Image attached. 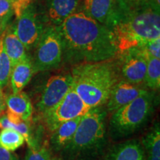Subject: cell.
<instances>
[{
    "mask_svg": "<svg viewBox=\"0 0 160 160\" xmlns=\"http://www.w3.org/2000/svg\"><path fill=\"white\" fill-rule=\"evenodd\" d=\"M64 50L86 62L108 61L118 53L115 37L107 26L77 11L57 26Z\"/></svg>",
    "mask_w": 160,
    "mask_h": 160,
    "instance_id": "1",
    "label": "cell"
},
{
    "mask_svg": "<svg viewBox=\"0 0 160 160\" xmlns=\"http://www.w3.org/2000/svg\"><path fill=\"white\" fill-rule=\"evenodd\" d=\"M111 31L120 54L159 39V6L154 0H142L138 3L127 0L119 20Z\"/></svg>",
    "mask_w": 160,
    "mask_h": 160,
    "instance_id": "2",
    "label": "cell"
},
{
    "mask_svg": "<svg viewBox=\"0 0 160 160\" xmlns=\"http://www.w3.org/2000/svg\"><path fill=\"white\" fill-rule=\"evenodd\" d=\"M71 75L73 89L91 108L105 105L119 81L116 65L109 60L76 65Z\"/></svg>",
    "mask_w": 160,
    "mask_h": 160,
    "instance_id": "3",
    "label": "cell"
},
{
    "mask_svg": "<svg viewBox=\"0 0 160 160\" xmlns=\"http://www.w3.org/2000/svg\"><path fill=\"white\" fill-rule=\"evenodd\" d=\"M107 112L102 107L91 108L82 117L73 139L65 148L73 153L95 148L104 142L106 133Z\"/></svg>",
    "mask_w": 160,
    "mask_h": 160,
    "instance_id": "4",
    "label": "cell"
},
{
    "mask_svg": "<svg viewBox=\"0 0 160 160\" xmlns=\"http://www.w3.org/2000/svg\"><path fill=\"white\" fill-rule=\"evenodd\" d=\"M153 109V95L147 91L113 112L111 118L112 131L122 137L134 133L151 117Z\"/></svg>",
    "mask_w": 160,
    "mask_h": 160,
    "instance_id": "5",
    "label": "cell"
},
{
    "mask_svg": "<svg viewBox=\"0 0 160 160\" xmlns=\"http://www.w3.org/2000/svg\"><path fill=\"white\" fill-rule=\"evenodd\" d=\"M37 47L33 62L35 73L48 71L59 66L62 59L64 45L57 26H51L44 30Z\"/></svg>",
    "mask_w": 160,
    "mask_h": 160,
    "instance_id": "6",
    "label": "cell"
},
{
    "mask_svg": "<svg viewBox=\"0 0 160 160\" xmlns=\"http://www.w3.org/2000/svg\"><path fill=\"white\" fill-rule=\"evenodd\" d=\"M91 109V108L84 102L72 86L65 97L43 117L48 129L52 132L65 122L82 117Z\"/></svg>",
    "mask_w": 160,
    "mask_h": 160,
    "instance_id": "7",
    "label": "cell"
},
{
    "mask_svg": "<svg viewBox=\"0 0 160 160\" xmlns=\"http://www.w3.org/2000/svg\"><path fill=\"white\" fill-rule=\"evenodd\" d=\"M83 12L111 30L119 19L126 0H80Z\"/></svg>",
    "mask_w": 160,
    "mask_h": 160,
    "instance_id": "8",
    "label": "cell"
},
{
    "mask_svg": "<svg viewBox=\"0 0 160 160\" xmlns=\"http://www.w3.org/2000/svg\"><path fill=\"white\" fill-rule=\"evenodd\" d=\"M15 33L27 51L37 47L44 30L33 4L22 12L13 28Z\"/></svg>",
    "mask_w": 160,
    "mask_h": 160,
    "instance_id": "9",
    "label": "cell"
},
{
    "mask_svg": "<svg viewBox=\"0 0 160 160\" xmlns=\"http://www.w3.org/2000/svg\"><path fill=\"white\" fill-rule=\"evenodd\" d=\"M73 86V77L71 73L57 74L48 80L39 102L37 109L44 115L65 97Z\"/></svg>",
    "mask_w": 160,
    "mask_h": 160,
    "instance_id": "10",
    "label": "cell"
},
{
    "mask_svg": "<svg viewBox=\"0 0 160 160\" xmlns=\"http://www.w3.org/2000/svg\"><path fill=\"white\" fill-rule=\"evenodd\" d=\"M122 73L125 80L139 85L145 81L147 69V59L137 48H133L122 53Z\"/></svg>",
    "mask_w": 160,
    "mask_h": 160,
    "instance_id": "11",
    "label": "cell"
},
{
    "mask_svg": "<svg viewBox=\"0 0 160 160\" xmlns=\"http://www.w3.org/2000/svg\"><path fill=\"white\" fill-rule=\"evenodd\" d=\"M147 91L140 88L139 85L129 82L125 79L118 81L112 89L106 102L107 111L113 113Z\"/></svg>",
    "mask_w": 160,
    "mask_h": 160,
    "instance_id": "12",
    "label": "cell"
},
{
    "mask_svg": "<svg viewBox=\"0 0 160 160\" xmlns=\"http://www.w3.org/2000/svg\"><path fill=\"white\" fill-rule=\"evenodd\" d=\"M80 0H48L49 19L55 26H59L70 16L77 12Z\"/></svg>",
    "mask_w": 160,
    "mask_h": 160,
    "instance_id": "13",
    "label": "cell"
},
{
    "mask_svg": "<svg viewBox=\"0 0 160 160\" xmlns=\"http://www.w3.org/2000/svg\"><path fill=\"white\" fill-rule=\"evenodd\" d=\"M34 73L33 62L29 57L13 66L10 77L13 93L22 91V89L28 84Z\"/></svg>",
    "mask_w": 160,
    "mask_h": 160,
    "instance_id": "14",
    "label": "cell"
},
{
    "mask_svg": "<svg viewBox=\"0 0 160 160\" xmlns=\"http://www.w3.org/2000/svg\"><path fill=\"white\" fill-rule=\"evenodd\" d=\"M106 160H146L142 145L137 140H131L115 146Z\"/></svg>",
    "mask_w": 160,
    "mask_h": 160,
    "instance_id": "15",
    "label": "cell"
},
{
    "mask_svg": "<svg viewBox=\"0 0 160 160\" xmlns=\"http://www.w3.org/2000/svg\"><path fill=\"white\" fill-rule=\"evenodd\" d=\"M82 117L69 120L60 125L51 132V145L55 151L62 150L70 143L74 136Z\"/></svg>",
    "mask_w": 160,
    "mask_h": 160,
    "instance_id": "16",
    "label": "cell"
},
{
    "mask_svg": "<svg viewBox=\"0 0 160 160\" xmlns=\"http://www.w3.org/2000/svg\"><path fill=\"white\" fill-rule=\"evenodd\" d=\"M8 111L19 116L22 119L27 122L31 119L33 113V106L28 96L25 92L12 93L6 98Z\"/></svg>",
    "mask_w": 160,
    "mask_h": 160,
    "instance_id": "17",
    "label": "cell"
},
{
    "mask_svg": "<svg viewBox=\"0 0 160 160\" xmlns=\"http://www.w3.org/2000/svg\"><path fill=\"white\" fill-rule=\"evenodd\" d=\"M2 39L5 52L11 60L13 67L28 57L26 52L27 50L18 38L13 29L6 31L5 35L2 36Z\"/></svg>",
    "mask_w": 160,
    "mask_h": 160,
    "instance_id": "18",
    "label": "cell"
},
{
    "mask_svg": "<svg viewBox=\"0 0 160 160\" xmlns=\"http://www.w3.org/2000/svg\"><path fill=\"white\" fill-rule=\"evenodd\" d=\"M142 144L148 154V160H160V128L159 123L146 133Z\"/></svg>",
    "mask_w": 160,
    "mask_h": 160,
    "instance_id": "19",
    "label": "cell"
},
{
    "mask_svg": "<svg viewBox=\"0 0 160 160\" xmlns=\"http://www.w3.org/2000/svg\"><path fill=\"white\" fill-rule=\"evenodd\" d=\"M25 142L21 133L11 128L2 129L0 132V146L9 151H14Z\"/></svg>",
    "mask_w": 160,
    "mask_h": 160,
    "instance_id": "20",
    "label": "cell"
},
{
    "mask_svg": "<svg viewBox=\"0 0 160 160\" xmlns=\"http://www.w3.org/2000/svg\"><path fill=\"white\" fill-rule=\"evenodd\" d=\"M147 87L152 90H159L160 88V59L148 58L147 60L145 81Z\"/></svg>",
    "mask_w": 160,
    "mask_h": 160,
    "instance_id": "21",
    "label": "cell"
},
{
    "mask_svg": "<svg viewBox=\"0 0 160 160\" xmlns=\"http://www.w3.org/2000/svg\"><path fill=\"white\" fill-rule=\"evenodd\" d=\"M12 68L13 66L5 52L2 37H0V88L2 90L5 88L8 83Z\"/></svg>",
    "mask_w": 160,
    "mask_h": 160,
    "instance_id": "22",
    "label": "cell"
},
{
    "mask_svg": "<svg viewBox=\"0 0 160 160\" xmlns=\"http://www.w3.org/2000/svg\"><path fill=\"white\" fill-rule=\"evenodd\" d=\"M0 128H11L15 130V131L19 132V133H21L23 136L30 148L35 147L34 144L33 142V139H31L30 128L29 125H28L27 122L23 121L19 124H13L10 122L6 115L2 116V117H0Z\"/></svg>",
    "mask_w": 160,
    "mask_h": 160,
    "instance_id": "23",
    "label": "cell"
},
{
    "mask_svg": "<svg viewBox=\"0 0 160 160\" xmlns=\"http://www.w3.org/2000/svg\"><path fill=\"white\" fill-rule=\"evenodd\" d=\"M146 59L148 58H157L160 59V38L148 42L145 45L136 48Z\"/></svg>",
    "mask_w": 160,
    "mask_h": 160,
    "instance_id": "24",
    "label": "cell"
},
{
    "mask_svg": "<svg viewBox=\"0 0 160 160\" xmlns=\"http://www.w3.org/2000/svg\"><path fill=\"white\" fill-rule=\"evenodd\" d=\"M24 160H56L47 148L32 147L28 150Z\"/></svg>",
    "mask_w": 160,
    "mask_h": 160,
    "instance_id": "25",
    "label": "cell"
},
{
    "mask_svg": "<svg viewBox=\"0 0 160 160\" xmlns=\"http://www.w3.org/2000/svg\"><path fill=\"white\" fill-rule=\"evenodd\" d=\"M13 15L11 0H0V20L7 25Z\"/></svg>",
    "mask_w": 160,
    "mask_h": 160,
    "instance_id": "26",
    "label": "cell"
},
{
    "mask_svg": "<svg viewBox=\"0 0 160 160\" xmlns=\"http://www.w3.org/2000/svg\"><path fill=\"white\" fill-rule=\"evenodd\" d=\"M12 9L17 19L21 16L22 12L33 2V0H11Z\"/></svg>",
    "mask_w": 160,
    "mask_h": 160,
    "instance_id": "27",
    "label": "cell"
},
{
    "mask_svg": "<svg viewBox=\"0 0 160 160\" xmlns=\"http://www.w3.org/2000/svg\"><path fill=\"white\" fill-rule=\"evenodd\" d=\"M0 160H19L18 158L11 153L0 146Z\"/></svg>",
    "mask_w": 160,
    "mask_h": 160,
    "instance_id": "28",
    "label": "cell"
},
{
    "mask_svg": "<svg viewBox=\"0 0 160 160\" xmlns=\"http://www.w3.org/2000/svg\"><path fill=\"white\" fill-rule=\"evenodd\" d=\"M4 106H5V101L3 99L2 92V89L0 88V114L2 112L4 109Z\"/></svg>",
    "mask_w": 160,
    "mask_h": 160,
    "instance_id": "29",
    "label": "cell"
},
{
    "mask_svg": "<svg viewBox=\"0 0 160 160\" xmlns=\"http://www.w3.org/2000/svg\"><path fill=\"white\" fill-rule=\"evenodd\" d=\"M6 27H7V25H5V24L2 22V20H0V34L3 33L4 31H5L6 28Z\"/></svg>",
    "mask_w": 160,
    "mask_h": 160,
    "instance_id": "30",
    "label": "cell"
},
{
    "mask_svg": "<svg viewBox=\"0 0 160 160\" xmlns=\"http://www.w3.org/2000/svg\"><path fill=\"white\" fill-rule=\"evenodd\" d=\"M128 1L131 3H138V2H142V0H128Z\"/></svg>",
    "mask_w": 160,
    "mask_h": 160,
    "instance_id": "31",
    "label": "cell"
},
{
    "mask_svg": "<svg viewBox=\"0 0 160 160\" xmlns=\"http://www.w3.org/2000/svg\"><path fill=\"white\" fill-rule=\"evenodd\" d=\"M154 2L158 6H159L160 7V5H160V0H154Z\"/></svg>",
    "mask_w": 160,
    "mask_h": 160,
    "instance_id": "32",
    "label": "cell"
}]
</instances>
